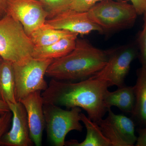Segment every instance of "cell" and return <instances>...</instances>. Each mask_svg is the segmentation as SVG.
<instances>
[{"label": "cell", "mask_w": 146, "mask_h": 146, "mask_svg": "<svg viewBox=\"0 0 146 146\" xmlns=\"http://www.w3.org/2000/svg\"><path fill=\"white\" fill-rule=\"evenodd\" d=\"M110 86L108 82L94 76L76 82L52 78L42 96L44 104L69 109L80 108L91 121L98 124L108 110L104 99Z\"/></svg>", "instance_id": "6da1fadb"}, {"label": "cell", "mask_w": 146, "mask_h": 146, "mask_svg": "<svg viewBox=\"0 0 146 146\" xmlns=\"http://www.w3.org/2000/svg\"><path fill=\"white\" fill-rule=\"evenodd\" d=\"M109 51L100 49L85 39H77L74 50L63 57L53 60L46 75L64 81L84 80L104 67Z\"/></svg>", "instance_id": "7a4b0ae2"}, {"label": "cell", "mask_w": 146, "mask_h": 146, "mask_svg": "<svg viewBox=\"0 0 146 146\" xmlns=\"http://www.w3.org/2000/svg\"><path fill=\"white\" fill-rule=\"evenodd\" d=\"M34 45L19 21L7 14L0 19V56L16 64L32 58Z\"/></svg>", "instance_id": "3957f363"}, {"label": "cell", "mask_w": 146, "mask_h": 146, "mask_svg": "<svg viewBox=\"0 0 146 146\" xmlns=\"http://www.w3.org/2000/svg\"><path fill=\"white\" fill-rule=\"evenodd\" d=\"M87 12L90 20L103 32L129 28L133 26L138 15L133 6L124 0H103Z\"/></svg>", "instance_id": "277c9868"}, {"label": "cell", "mask_w": 146, "mask_h": 146, "mask_svg": "<svg viewBox=\"0 0 146 146\" xmlns=\"http://www.w3.org/2000/svg\"><path fill=\"white\" fill-rule=\"evenodd\" d=\"M45 127L50 142L55 146H65V137L73 130L82 132L80 123L82 109L74 107L64 110L52 104H44Z\"/></svg>", "instance_id": "5b68a950"}, {"label": "cell", "mask_w": 146, "mask_h": 146, "mask_svg": "<svg viewBox=\"0 0 146 146\" xmlns=\"http://www.w3.org/2000/svg\"><path fill=\"white\" fill-rule=\"evenodd\" d=\"M32 58L22 64H13L15 96L17 102L36 91H44L48 84L44 79L47 69L53 60Z\"/></svg>", "instance_id": "8992f818"}, {"label": "cell", "mask_w": 146, "mask_h": 146, "mask_svg": "<svg viewBox=\"0 0 146 146\" xmlns=\"http://www.w3.org/2000/svg\"><path fill=\"white\" fill-rule=\"evenodd\" d=\"M108 51L107 63L94 76L108 82L110 86L119 88L125 84V80L131 63L138 57V46L136 43H131Z\"/></svg>", "instance_id": "52a82bcc"}, {"label": "cell", "mask_w": 146, "mask_h": 146, "mask_svg": "<svg viewBox=\"0 0 146 146\" xmlns=\"http://www.w3.org/2000/svg\"><path fill=\"white\" fill-rule=\"evenodd\" d=\"M108 112L107 117L102 119L98 124L112 146H134L137 136L133 119L122 114H115L111 108Z\"/></svg>", "instance_id": "ba28073f"}, {"label": "cell", "mask_w": 146, "mask_h": 146, "mask_svg": "<svg viewBox=\"0 0 146 146\" xmlns=\"http://www.w3.org/2000/svg\"><path fill=\"white\" fill-rule=\"evenodd\" d=\"M7 14L21 23L29 36L45 24L48 16L36 0H7Z\"/></svg>", "instance_id": "9c48e42d"}, {"label": "cell", "mask_w": 146, "mask_h": 146, "mask_svg": "<svg viewBox=\"0 0 146 146\" xmlns=\"http://www.w3.org/2000/svg\"><path fill=\"white\" fill-rule=\"evenodd\" d=\"M45 24L51 28L67 31L82 35L94 31L104 32L100 27L90 20L87 12H80L70 9L48 19Z\"/></svg>", "instance_id": "30bf717a"}, {"label": "cell", "mask_w": 146, "mask_h": 146, "mask_svg": "<svg viewBox=\"0 0 146 146\" xmlns=\"http://www.w3.org/2000/svg\"><path fill=\"white\" fill-rule=\"evenodd\" d=\"M12 113V126L3 136L0 146H32L34 145L30 136L25 108L21 102L8 103Z\"/></svg>", "instance_id": "8fae6325"}, {"label": "cell", "mask_w": 146, "mask_h": 146, "mask_svg": "<svg viewBox=\"0 0 146 146\" xmlns=\"http://www.w3.org/2000/svg\"><path fill=\"white\" fill-rule=\"evenodd\" d=\"M41 92H33L20 102L26 110L31 138L36 146L42 145L43 133L45 128L44 102Z\"/></svg>", "instance_id": "7c38bea8"}, {"label": "cell", "mask_w": 146, "mask_h": 146, "mask_svg": "<svg viewBox=\"0 0 146 146\" xmlns=\"http://www.w3.org/2000/svg\"><path fill=\"white\" fill-rule=\"evenodd\" d=\"M78 35L74 34L64 37L52 44L44 47H34L32 58L38 59H54L68 54L75 47Z\"/></svg>", "instance_id": "4fadbf2b"}, {"label": "cell", "mask_w": 146, "mask_h": 146, "mask_svg": "<svg viewBox=\"0 0 146 146\" xmlns=\"http://www.w3.org/2000/svg\"><path fill=\"white\" fill-rule=\"evenodd\" d=\"M134 86L136 103L131 113L132 119L140 128L146 127V65H142L137 71Z\"/></svg>", "instance_id": "5bb4252c"}, {"label": "cell", "mask_w": 146, "mask_h": 146, "mask_svg": "<svg viewBox=\"0 0 146 146\" xmlns=\"http://www.w3.org/2000/svg\"><path fill=\"white\" fill-rule=\"evenodd\" d=\"M104 102L108 110L116 106L122 112L131 114L136 103L134 86L125 84L113 92L108 91L105 97Z\"/></svg>", "instance_id": "9a60e30c"}, {"label": "cell", "mask_w": 146, "mask_h": 146, "mask_svg": "<svg viewBox=\"0 0 146 146\" xmlns=\"http://www.w3.org/2000/svg\"><path fill=\"white\" fill-rule=\"evenodd\" d=\"M80 120L86 129L85 140L79 143L75 140L65 141L68 146H112L111 143L104 135L99 126L94 122L83 113H80Z\"/></svg>", "instance_id": "2e32d148"}, {"label": "cell", "mask_w": 146, "mask_h": 146, "mask_svg": "<svg viewBox=\"0 0 146 146\" xmlns=\"http://www.w3.org/2000/svg\"><path fill=\"white\" fill-rule=\"evenodd\" d=\"M0 99L7 103L17 102L13 64L3 59L0 63Z\"/></svg>", "instance_id": "e0dca14e"}, {"label": "cell", "mask_w": 146, "mask_h": 146, "mask_svg": "<svg viewBox=\"0 0 146 146\" xmlns=\"http://www.w3.org/2000/svg\"><path fill=\"white\" fill-rule=\"evenodd\" d=\"M76 33L49 27L44 24L32 33L30 37L35 47H44L58 42L66 36Z\"/></svg>", "instance_id": "ac0fdd59"}, {"label": "cell", "mask_w": 146, "mask_h": 146, "mask_svg": "<svg viewBox=\"0 0 146 146\" xmlns=\"http://www.w3.org/2000/svg\"><path fill=\"white\" fill-rule=\"evenodd\" d=\"M44 7L50 19L62 11L70 9V0H36Z\"/></svg>", "instance_id": "d6986e66"}, {"label": "cell", "mask_w": 146, "mask_h": 146, "mask_svg": "<svg viewBox=\"0 0 146 146\" xmlns=\"http://www.w3.org/2000/svg\"><path fill=\"white\" fill-rule=\"evenodd\" d=\"M144 15V25L137 38L139 60L142 65H146V11Z\"/></svg>", "instance_id": "ffe728a7"}, {"label": "cell", "mask_w": 146, "mask_h": 146, "mask_svg": "<svg viewBox=\"0 0 146 146\" xmlns=\"http://www.w3.org/2000/svg\"><path fill=\"white\" fill-rule=\"evenodd\" d=\"M102 1L103 0H70V9L80 12H87L95 5Z\"/></svg>", "instance_id": "44dd1931"}, {"label": "cell", "mask_w": 146, "mask_h": 146, "mask_svg": "<svg viewBox=\"0 0 146 146\" xmlns=\"http://www.w3.org/2000/svg\"><path fill=\"white\" fill-rule=\"evenodd\" d=\"M12 113L11 111L5 112L0 117V143L3 136L7 131L12 121Z\"/></svg>", "instance_id": "7402d4cb"}, {"label": "cell", "mask_w": 146, "mask_h": 146, "mask_svg": "<svg viewBox=\"0 0 146 146\" xmlns=\"http://www.w3.org/2000/svg\"><path fill=\"white\" fill-rule=\"evenodd\" d=\"M134 7L138 15H142L146 11V0H129Z\"/></svg>", "instance_id": "603a6c76"}, {"label": "cell", "mask_w": 146, "mask_h": 146, "mask_svg": "<svg viewBox=\"0 0 146 146\" xmlns=\"http://www.w3.org/2000/svg\"><path fill=\"white\" fill-rule=\"evenodd\" d=\"M137 140L135 145L136 146H146V127L138 129Z\"/></svg>", "instance_id": "cb8c5ba5"}, {"label": "cell", "mask_w": 146, "mask_h": 146, "mask_svg": "<svg viewBox=\"0 0 146 146\" xmlns=\"http://www.w3.org/2000/svg\"><path fill=\"white\" fill-rule=\"evenodd\" d=\"M7 14V0H0V19Z\"/></svg>", "instance_id": "d4e9b609"}, {"label": "cell", "mask_w": 146, "mask_h": 146, "mask_svg": "<svg viewBox=\"0 0 146 146\" xmlns=\"http://www.w3.org/2000/svg\"><path fill=\"white\" fill-rule=\"evenodd\" d=\"M11 111L8 104L0 99V114Z\"/></svg>", "instance_id": "484cf974"}, {"label": "cell", "mask_w": 146, "mask_h": 146, "mask_svg": "<svg viewBox=\"0 0 146 146\" xmlns=\"http://www.w3.org/2000/svg\"><path fill=\"white\" fill-rule=\"evenodd\" d=\"M3 60V59L1 57V56H0V63H1V61H2Z\"/></svg>", "instance_id": "4316f807"}, {"label": "cell", "mask_w": 146, "mask_h": 146, "mask_svg": "<svg viewBox=\"0 0 146 146\" xmlns=\"http://www.w3.org/2000/svg\"><path fill=\"white\" fill-rule=\"evenodd\" d=\"M1 114H0V117H1Z\"/></svg>", "instance_id": "83f0119b"}]
</instances>
